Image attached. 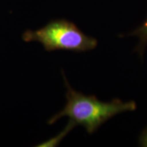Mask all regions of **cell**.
Returning a JSON list of instances; mask_svg holds the SVG:
<instances>
[{
    "label": "cell",
    "instance_id": "2",
    "mask_svg": "<svg viewBox=\"0 0 147 147\" xmlns=\"http://www.w3.org/2000/svg\"><path fill=\"white\" fill-rule=\"evenodd\" d=\"M25 42H40L45 50H67L85 52L96 48L97 40L82 33L74 24L65 20L51 21L37 31H26L23 35Z\"/></svg>",
    "mask_w": 147,
    "mask_h": 147
},
{
    "label": "cell",
    "instance_id": "3",
    "mask_svg": "<svg viewBox=\"0 0 147 147\" xmlns=\"http://www.w3.org/2000/svg\"><path fill=\"white\" fill-rule=\"evenodd\" d=\"M129 36H136L138 38L139 44L136 51L142 56L147 45V17L142 25L130 33Z\"/></svg>",
    "mask_w": 147,
    "mask_h": 147
},
{
    "label": "cell",
    "instance_id": "4",
    "mask_svg": "<svg viewBox=\"0 0 147 147\" xmlns=\"http://www.w3.org/2000/svg\"><path fill=\"white\" fill-rule=\"evenodd\" d=\"M75 126H76V125L75 124L73 121L69 120V123H67V125H66L65 127L64 128L63 131H61L58 135H57L55 137L50 139L49 140L46 141V142L38 145V146H56L57 145L59 144L61 141L67 136V134H68Z\"/></svg>",
    "mask_w": 147,
    "mask_h": 147
},
{
    "label": "cell",
    "instance_id": "1",
    "mask_svg": "<svg viewBox=\"0 0 147 147\" xmlns=\"http://www.w3.org/2000/svg\"><path fill=\"white\" fill-rule=\"evenodd\" d=\"M67 88V104L61 111L48 121L53 124L63 117H68L76 125H82L88 133L93 134L106 121L119 114L132 112L137 108L134 101L123 102L119 99L104 102L97 100L94 95H85L76 91L69 85L64 76Z\"/></svg>",
    "mask_w": 147,
    "mask_h": 147
},
{
    "label": "cell",
    "instance_id": "5",
    "mask_svg": "<svg viewBox=\"0 0 147 147\" xmlns=\"http://www.w3.org/2000/svg\"><path fill=\"white\" fill-rule=\"evenodd\" d=\"M139 144L140 146L147 147V127L143 130L139 138Z\"/></svg>",
    "mask_w": 147,
    "mask_h": 147
}]
</instances>
